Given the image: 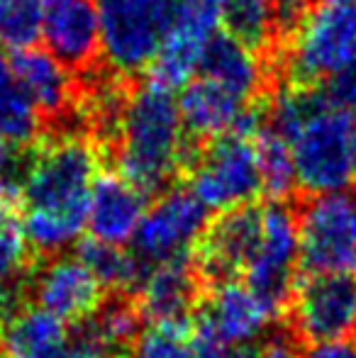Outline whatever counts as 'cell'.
Masks as SVG:
<instances>
[{
	"label": "cell",
	"instance_id": "5b68a950",
	"mask_svg": "<svg viewBox=\"0 0 356 358\" xmlns=\"http://www.w3.org/2000/svg\"><path fill=\"white\" fill-rule=\"evenodd\" d=\"M298 241L305 275H356V193L313 195L298 213Z\"/></svg>",
	"mask_w": 356,
	"mask_h": 358
},
{
	"label": "cell",
	"instance_id": "cb8c5ba5",
	"mask_svg": "<svg viewBox=\"0 0 356 358\" xmlns=\"http://www.w3.org/2000/svg\"><path fill=\"white\" fill-rule=\"evenodd\" d=\"M254 146L262 173V190L271 200H285L298 185L290 144L276 129L262 127L254 137Z\"/></svg>",
	"mask_w": 356,
	"mask_h": 358
},
{
	"label": "cell",
	"instance_id": "1f68e13d",
	"mask_svg": "<svg viewBox=\"0 0 356 358\" xmlns=\"http://www.w3.org/2000/svg\"><path fill=\"white\" fill-rule=\"evenodd\" d=\"M276 10H278V22L285 27H295L298 20L313 8L318 0H273Z\"/></svg>",
	"mask_w": 356,
	"mask_h": 358
},
{
	"label": "cell",
	"instance_id": "8992f818",
	"mask_svg": "<svg viewBox=\"0 0 356 358\" xmlns=\"http://www.w3.org/2000/svg\"><path fill=\"white\" fill-rule=\"evenodd\" d=\"M190 193L213 213L252 205L262 190V173L254 139L242 134L215 137L185 161Z\"/></svg>",
	"mask_w": 356,
	"mask_h": 358
},
{
	"label": "cell",
	"instance_id": "7a4b0ae2",
	"mask_svg": "<svg viewBox=\"0 0 356 358\" xmlns=\"http://www.w3.org/2000/svg\"><path fill=\"white\" fill-rule=\"evenodd\" d=\"M190 151L173 93L144 83L127 100L118 129L120 176L144 195L159 193L183 169Z\"/></svg>",
	"mask_w": 356,
	"mask_h": 358
},
{
	"label": "cell",
	"instance_id": "ba28073f",
	"mask_svg": "<svg viewBox=\"0 0 356 358\" xmlns=\"http://www.w3.org/2000/svg\"><path fill=\"white\" fill-rule=\"evenodd\" d=\"M298 246V215L283 200L264 205L257 249L242 275L278 317L288 310L295 290Z\"/></svg>",
	"mask_w": 356,
	"mask_h": 358
},
{
	"label": "cell",
	"instance_id": "5bb4252c",
	"mask_svg": "<svg viewBox=\"0 0 356 358\" xmlns=\"http://www.w3.org/2000/svg\"><path fill=\"white\" fill-rule=\"evenodd\" d=\"M39 37L66 66H86L100 52L95 0H42Z\"/></svg>",
	"mask_w": 356,
	"mask_h": 358
},
{
	"label": "cell",
	"instance_id": "7c38bea8",
	"mask_svg": "<svg viewBox=\"0 0 356 358\" xmlns=\"http://www.w3.org/2000/svg\"><path fill=\"white\" fill-rule=\"evenodd\" d=\"M262 231V208L242 205L222 213L205 227L193 249V264L203 283L220 285L237 280L257 249Z\"/></svg>",
	"mask_w": 356,
	"mask_h": 358
},
{
	"label": "cell",
	"instance_id": "e0dca14e",
	"mask_svg": "<svg viewBox=\"0 0 356 358\" xmlns=\"http://www.w3.org/2000/svg\"><path fill=\"white\" fill-rule=\"evenodd\" d=\"M147 213V195L124 176L100 173L88 203L90 236L108 244H127Z\"/></svg>",
	"mask_w": 356,
	"mask_h": 358
},
{
	"label": "cell",
	"instance_id": "4316f807",
	"mask_svg": "<svg viewBox=\"0 0 356 358\" xmlns=\"http://www.w3.org/2000/svg\"><path fill=\"white\" fill-rule=\"evenodd\" d=\"M93 322L98 327L100 336L105 344L113 349L118 358L127 356L132 349L134 339L139 336V324H142V312H139L137 302L129 300H113L108 305H100L98 312L93 315Z\"/></svg>",
	"mask_w": 356,
	"mask_h": 358
},
{
	"label": "cell",
	"instance_id": "ffe728a7",
	"mask_svg": "<svg viewBox=\"0 0 356 358\" xmlns=\"http://www.w3.org/2000/svg\"><path fill=\"white\" fill-rule=\"evenodd\" d=\"M198 71L203 78L227 88L242 100H252L264 85V64L257 49L232 34H215L200 54Z\"/></svg>",
	"mask_w": 356,
	"mask_h": 358
},
{
	"label": "cell",
	"instance_id": "603a6c76",
	"mask_svg": "<svg viewBox=\"0 0 356 358\" xmlns=\"http://www.w3.org/2000/svg\"><path fill=\"white\" fill-rule=\"evenodd\" d=\"M42 132V113L17 83L13 69L0 59V142L27 146Z\"/></svg>",
	"mask_w": 356,
	"mask_h": 358
},
{
	"label": "cell",
	"instance_id": "d4e9b609",
	"mask_svg": "<svg viewBox=\"0 0 356 358\" xmlns=\"http://www.w3.org/2000/svg\"><path fill=\"white\" fill-rule=\"evenodd\" d=\"M222 24L227 34L252 49H264L276 37L278 27V10L273 0H227L225 3Z\"/></svg>",
	"mask_w": 356,
	"mask_h": 358
},
{
	"label": "cell",
	"instance_id": "484cf974",
	"mask_svg": "<svg viewBox=\"0 0 356 358\" xmlns=\"http://www.w3.org/2000/svg\"><path fill=\"white\" fill-rule=\"evenodd\" d=\"M29 261V244L22 217L10 198L0 195V295H10V285L24 275Z\"/></svg>",
	"mask_w": 356,
	"mask_h": 358
},
{
	"label": "cell",
	"instance_id": "277c9868",
	"mask_svg": "<svg viewBox=\"0 0 356 358\" xmlns=\"http://www.w3.org/2000/svg\"><path fill=\"white\" fill-rule=\"evenodd\" d=\"M356 62V0H318L293 27L285 52L290 83L318 88Z\"/></svg>",
	"mask_w": 356,
	"mask_h": 358
},
{
	"label": "cell",
	"instance_id": "4dcf8cb0",
	"mask_svg": "<svg viewBox=\"0 0 356 358\" xmlns=\"http://www.w3.org/2000/svg\"><path fill=\"white\" fill-rule=\"evenodd\" d=\"M20 185L15 183V159H13V146L0 142V195L10 198L17 193Z\"/></svg>",
	"mask_w": 356,
	"mask_h": 358
},
{
	"label": "cell",
	"instance_id": "44dd1931",
	"mask_svg": "<svg viewBox=\"0 0 356 358\" xmlns=\"http://www.w3.org/2000/svg\"><path fill=\"white\" fill-rule=\"evenodd\" d=\"M17 83L42 115H62L71 100L69 66L39 47L15 49L8 59Z\"/></svg>",
	"mask_w": 356,
	"mask_h": 358
},
{
	"label": "cell",
	"instance_id": "8fae6325",
	"mask_svg": "<svg viewBox=\"0 0 356 358\" xmlns=\"http://www.w3.org/2000/svg\"><path fill=\"white\" fill-rule=\"evenodd\" d=\"M298 336L308 344L344 339L356 331V275H308L288 305Z\"/></svg>",
	"mask_w": 356,
	"mask_h": 358
},
{
	"label": "cell",
	"instance_id": "2e32d148",
	"mask_svg": "<svg viewBox=\"0 0 356 358\" xmlns=\"http://www.w3.org/2000/svg\"><path fill=\"white\" fill-rule=\"evenodd\" d=\"M200 315L229 346H249L278 320L273 310L247 283L227 280L213 285Z\"/></svg>",
	"mask_w": 356,
	"mask_h": 358
},
{
	"label": "cell",
	"instance_id": "83f0119b",
	"mask_svg": "<svg viewBox=\"0 0 356 358\" xmlns=\"http://www.w3.org/2000/svg\"><path fill=\"white\" fill-rule=\"evenodd\" d=\"M124 358H198L190 341V320L178 324H149Z\"/></svg>",
	"mask_w": 356,
	"mask_h": 358
},
{
	"label": "cell",
	"instance_id": "d6a6232c",
	"mask_svg": "<svg viewBox=\"0 0 356 358\" xmlns=\"http://www.w3.org/2000/svg\"><path fill=\"white\" fill-rule=\"evenodd\" d=\"M259 358H300V356L293 349V344H288V341H271L266 349L259 354Z\"/></svg>",
	"mask_w": 356,
	"mask_h": 358
},
{
	"label": "cell",
	"instance_id": "ac0fdd59",
	"mask_svg": "<svg viewBox=\"0 0 356 358\" xmlns=\"http://www.w3.org/2000/svg\"><path fill=\"white\" fill-rule=\"evenodd\" d=\"M249 103L252 100H242L227 88L200 76L180 88L178 113L185 134H193L198 139H215L234 132Z\"/></svg>",
	"mask_w": 356,
	"mask_h": 358
},
{
	"label": "cell",
	"instance_id": "f1b7e54d",
	"mask_svg": "<svg viewBox=\"0 0 356 358\" xmlns=\"http://www.w3.org/2000/svg\"><path fill=\"white\" fill-rule=\"evenodd\" d=\"M42 27V0H0V44L8 49L34 47Z\"/></svg>",
	"mask_w": 356,
	"mask_h": 358
},
{
	"label": "cell",
	"instance_id": "30bf717a",
	"mask_svg": "<svg viewBox=\"0 0 356 358\" xmlns=\"http://www.w3.org/2000/svg\"><path fill=\"white\" fill-rule=\"evenodd\" d=\"M208 217L210 210L190 190H169L144 213L132 236L134 254L149 266L193 254L200 234L210 224Z\"/></svg>",
	"mask_w": 356,
	"mask_h": 358
},
{
	"label": "cell",
	"instance_id": "9c48e42d",
	"mask_svg": "<svg viewBox=\"0 0 356 358\" xmlns=\"http://www.w3.org/2000/svg\"><path fill=\"white\" fill-rule=\"evenodd\" d=\"M227 0H173L166 37L149 64V83L176 93L198 71L205 44L222 27Z\"/></svg>",
	"mask_w": 356,
	"mask_h": 358
},
{
	"label": "cell",
	"instance_id": "7402d4cb",
	"mask_svg": "<svg viewBox=\"0 0 356 358\" xmlns=\"http://www.w3.org/2000/svg\"><path fill=\"white\" fill-rule=\"evenodd\" d=\"M76 259L95 275L103 290L137 292L149 273V264L142 256L122 249V244H108L93 236L78 244Z\"/></svg>",
	"mask_w": 356,
	"mask_h": 358
},
{
	"label": "cell",
	"instance_id": "6da1fadb",
	"mask_svg": "<svg viewBox=\"0 0 356 358\" xmlns=\"http://www.w3.org/2000/svg\"><path fill=\"white\" fill-rule=\"evenodd\" d=\"M100 156L81 137L44 144L20 178V203L27 244L39 254H59L81 236Z\"/></svg>",
	"mask_w": 356,
	"mask_h": 358
},
{
	"label": "cell",
	"instance_id": "3957f363",
	"mask_svg": "<svg viewBox=\"0 0 356 358\" xmlns=\"http://www.w3.org/2000/svg\"><path fill=\"white\" fill-rule=\"evenodd\" d=\"M285 142L305 193H339L356 183V115L332 105L320 88H308L305 113Z\"/></svg>",
	"mask_w": 356,
	"mask_h": 358
},
{
	"label": "cell",
	"instance_id": "9a60e30c",
	"mask_svg": "<svg viewBox=\"0 0 356 358\" xmlns=\"http://www.w3.org/2000/svg\"><path fill=\"white\" fill-rule=\"evenodd\" d=\"M34 297L42 310L57 315L66 324H76L93 317L103 305V285L78 259L59 256L39 268L34 278Z\"/></svg>",
	"mask_w": 356,
	"mask_h": 358
},
{
	"label": "cell",
	"instance_id": "d6986e66",
	"mask_svg": "<svg viewBox=\"0 0 356 358\" xmlns=\"http://www.w3.org/2000/svg\"><path fill=\"white\" fill-rule=\"evenodd\" d=\"M5 358H73L71 329L42 307H24L0 329Z\"/></svg>",
	"mask_w": 356,
	"mask_h": 358
},
{
	"label": "cell",
	"instance_id": "52a82bcc",
	"mask_svg": "<svg viewBox=\"0 0 356 358\" xmlns=\"http://www.w3.org/2000/svg\"><path fill=\"white\" fill-rule=\"evenodd\" d=\"M100 54L122 76L147 71L154 62L169 22L173 0H95Z\"/></svg>",
	"mask_w": 356,
	"mask_h": 358
},
{
	"label": "cell",
	"instance_id": "4fadbf2b",
	"mask_svg": "<svg viewBox=\"0 0 356 358\" xmlns=\"http://www.w3.org/2000/svg\"><path fill=\"white\" fill-rule=\"evenodd\" d=\"M198 283H203L193 264V254L159 261L149 266L147 278L137 290V307L142 320L152 324H178L193 317L198 300Z\"/></svg>",
	"mask_w": 356,
	"mask_h": 358
},
{
	"label": "cell",
	"instance_id": "f546056e",
	"mask_svg": "<svg viewBox=\"0 0 356 358\" xmlns=\"http://www.w3.org/2000/svg\"><path fill=\"white\" fill-rule=\"evenodd\" d=\"M300 358H356V336L310 344Z\"/></svg>",
	"mask_w": 356,
	"mask_h": 358
}]
</instances>
